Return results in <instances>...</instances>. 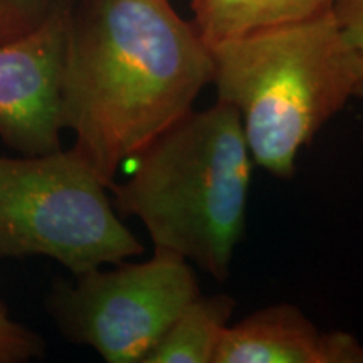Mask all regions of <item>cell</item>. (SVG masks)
<instances>
[{
	"label": "cell",
	"mask_w": 363,
	"mask_h": 363,
	"mask_svg": "<svg viewBox=\"0 0 363 363\" xmlns=\"http://www.w3.org/2000/svg\"><path fill=\"white\" fill-rule=\"evenodd\" d=\"M212 72L211 48L170 0H67L62 125L108 189L192 110Z\"/></svg>",
	"instance_id": "obj_1"
},
{
	"label": "cell",
	"mask_w": 363,
	"mask_h": 363,
	"mask_svg": "<svg viewBox=\"0 0 363 363\" xmlns=\"http://www.w3.org/2000/svg\"><path fill=\"white\" fill-rule=\"evenodd\" d=\"M133 158L130 179L110 185L118 214L142 220L155 247L225 281L246 229L254 163L238 111L219 99L190 110Z\"/></svg>",
	"instance_id": "obj_2"
},
{
	"label": "cell",
	"mask_w": 363,
	"mask_h": 363,
	"mask_svg": "<svg viewBox=\"0 0 363 363\" xmlns=\"http://www.w3.org/2000/svg\"><path fill=\"white\" fill-rule=\"evenodd\" d=\"M217 99L240 118L254 163L291 179L303 147L360 84V59L328 12L208 45Z\"/></svg>",
	"instance_id": "obj_3"
},
{
	"label": "cell",
	"mask_w": 363,
	"mask_h": 363,
	"mask_svg": "<svg viewBox=\"0 0 363 363\" xmlns=\"http://www.w3.org/2000/svg\"><path fill=\"white\" fill-rule=\"evenodd\" d=\"M106 190L74 148L0 157V259L48 256L76 278L143 254Z\"/></svg>",
	"instance_id": "obj_4"
},
{
	"label": "cell",
	"mask_w": 363,
	"mask_h": 363,
	"mask_svg": "<svg viewBox=\"0 0 363 363\" xmlns=\"http://www.w3.org/2000/svg\"><path fill=\"white\" fill-rule=\"evenodd\" d=\"M61 283L49 311L71 342L99 353L108 363H143L177 316L201 293L190 262L155 247L145 262H120Z\"/></svg>",
	"instance_id": "obj_5"
},
{
	"label": "cell",
	"mask_w": 363,
	"mask_h": 363,
	"mask_svg": "<svg viewBox=\"0 0 363 363\" xmlns=\"http://www.w3.org/2000/svg\"><path fill=\"white\" fill-rule=\"evenodd\" d=\"M67 0L29 33L0 43V138L21 155L61 148Z\"/></svg>",
	"instance_id": "obj_6"
},
{
	"label": "cell",
	"mask_w": 363,
	"mask_h": 363,
	"mask_svg": "<svg viewBox=\"0 0 363 363\" xmlns=\"http://www.w3.org/2000/svg\"><path fill=\"white\" fill-rule=\"evenodd\" d=\"M214 363H363V345L347 331H321L281 303L227 326Z\"/></svg>",
	"instance_id": "obj_7"
},
{
	"label": "cell",
	"mask_w": 363,
	"mask_h": 363,
	"mask_svg": "<svg viewBox=\"0 0 363 363\" xmlns=\"http://www.w3.org/2000/svg\"><path fill=\"white\" fill-rule=\"evenodd\" d=\"M338 0H192L194 24L208 45L333 12Z\"/></svg>",
	"instance_id": "obj_8"
},
{
	"label": "cell",
	"mask_w": 363,
	"mask_h": 363,
	"mask_svg": "<svg viewBox=\"0 0 363 363\" xmlns=\"http://www.w3.org/2000/svg\"><path fill=\"white\" fill-rule=\"evenodd\" d=\"M235 301L227 294H199L177 316L143 363H214Z\"/></svg>",
	"instance_id": "obj_9"
},
{
	"label": "cell",
	"mask_w": 363,
	"mask_h": 363,
	"mask_svg": "<svg viewBox=\"0 0 363 363\" xmlns=\"http://www.w3.org/2000/svg\"><path fill=\"white\" fill-rule=\"evenodd\" d=\"M57 0H0V43H7L38 27Z\"/></svg>",
	"instance_id": "obj_10"
},
{
	"label": "cell",
	"mask_w": 363,
	"mask_h": 363,
	"mask_svg": "<svg viewBox=\"0 0 363 363\" xmlns=\"http://www.w3.org/2000/svg\"><path fill=\"white\" fill-rule=\"evenodd\" d=\"M44 355V340L13 321L0 305V363H22Z\"/></svg>",
	"instance_id": "obj_11"
},
{
	"label": "cell",
	"mask_w": 363,
	"mask_h": 363,
	"mask_svg": "<svg viewBox=\"0 0 363 363\" xmlns=\"http://www.w3.org/2000/svg\"><path fill=\"white\" fill-rule=\"evenodd\" d=\"M348 43L360 59V84L357 98H363V0H338L333 9Z\"/></svg>",
	"instance_id": "obj_12"
}]
</instances>
